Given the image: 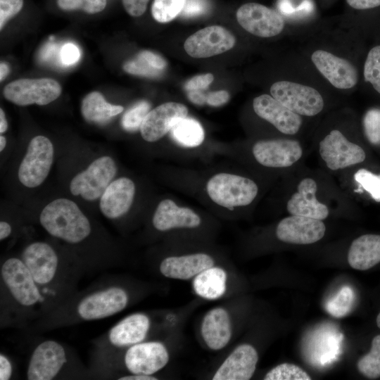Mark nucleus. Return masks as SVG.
I'll list each match as a JSON object with an SVG mask.
<instances>
[{
    "label": "nucleus",
    "instance_id": "1",
    "mask_svg": "<svg viewBox=\"0 0 380 380\" xmlns=\"http://www.w3.org/2000/svg\"><path fill=\"white\" fill-rule=\"evenodd\" d=\"M39 221L49 234L70 243L83 241L91 231L88 218L74 201L67 198H58L46 205Z\"/></svg>",
    "mask_w": 380,
    "mask_h": 380
},
{
    "label": "nucleus",
    "instance_id": "2",
    "mask_svg": "<svg viewBox=\"0 0 380 380\" xmlns=\"http://www.w3.org/2000/svg\"><path fill=\"white\" fill-rule=\"evenodd\" d=\"M206 190L214 203L233 210L235 207L251 203L258 194V188L255 182L247 177L219 173L208 180Z\"/></svg>",
    "mask_w": 380,
    "mask_h": 380
},
{
    "label": "nucleus",
    "instance_id": "3",
    "mask_svg": "<svg viewBox=\"0 0 380 380\" xmlns=\"http://www.w3.org/2000/svg\"><path fill=\"white\" fill-rule=\"evenodd\" d=\"M53 154V144L47 137L39 135L32 138L18 168L20 182L28 188L42 184L50 172Z\"/></svg>",
    "mask_w": 380,
    "mask_h": 380
},
{
    "label": "nucleus",
    "instance_id": "4",
    "mask_svg": "<svg viewBox=\"0 0 380 380\" xmlns=\"http://www.w3.org/2000/svg\"><path fill=\"white\" fill-rule=\"evenodd\" d=\"M116 172L113 159L110 156H101L72 178L70 184V192L87 201L96 200L101 198Z\"/></svg>",
    "mask_w": 380,
    "mask_h": 380
},
{
    "label": "nucleus",
    "instance_id": "5",
    "mask_svg": "<svg viewBox=\"0 0 380 380\" xmlns=\"http://www.w3.org/2000/svg\"><path fill=\"white\" fill-rule=\"evenodd\" d=\"M270 94L299 115L315 116L324 106V99L316 89L294 82H276L270 87Z\"/></svg>",
    "mask_w": 380,
    "mask_h": 380
},
{
    "label": "nucleus",
    "instance_id": "6",
    "mask_svg": "<svg viewBox=\"0 0 380 380\" xmlns=\"http://www.w3.org/2000/svg\"><path fill=\"white\" fill-rule=\"evenodd\" d=\"M61 93L59 83L50 78L19 79L8 83L3 91L8 101L22 106L49 104Z\"/></svg>",
    "mask_w": 380,
    "mask_h": 380
},
{
    "label": "nucleus",
    "instance_id": "7",
    "mask_svg": "<svg viewBox=\"0 0 380 380\" xmlns=\"http://www.w3.org/2000/svg\"><path fill=\"white\" fill-rule=\"evenodd\" d=\"M319 153L331 170L360 163L366 158L363 148L350 141L338 129L331 130L319 142Z\"/></svg>",
    "mask_w": 380,
    "mask_h": 380
},
{
    "label": "nucleus",
    "instance_id": "8",
    "mask_svg": "<svg viewBox=\"0 0 380 380\" xmlns=\"http://www.w3.org/2000/svg\"><path fill=\"white\" fill-rule=\"evenodd\" d=\"M239 24L248 32L260 37L279 34L285 22L277 11L265 5L250 2L243 4L236 11Z\"/></svg>",
    "mask_w": 380,
    "mask_h": 380
},
{
    "label": "nucleus",
    "instance_id": "9",
    "mask_svg": "<svg viewBox=\"0 0 380 380\" xmlns=\"http://www.w3.org/2000/svg\"><path fill=\"white\" fill-rule=\"evenodd\" d=\"M234 36L227 29L212 25L189 36L184 44L186 52L196 58H209L226 52L234 47Z\"/></svg>",
    "mask_w": 380,
    "mask_h": 380
},
{
    "label": "nucleus",
    "instance_id": "10",
    "mask_svg": "<svg viewBox=\"0 0 380 380\" xmlns=\"http://www.w3.org/2000/svg\"><path fill=\"white\" fill-rule=\"evenodd\" d=\"M1 272L5 284L20 304L31 306L41 300L36 281L23 260L16 258L6 260Z\"/></svg>",
    "mask_w": 380,
    "mask_h": 380
},
{
    "label": "nucleus",
    "instance_id": "11",
    "mask_svg": "<svg viewBox=\"0 0 380 380\" xmlns=\"http://www.w3.org/2000/svg\"><path fill=\"white\" fill-rule=\"evenodd\" d=\"M169 358L167 349L161 342H140L127 350L125 364L132 374L153 375L167 365Z\"/></svg>",
    "mask_w": 380,
    "mask_h": 380
},
{
    "label": "nucleus",
    "instance_id": "12",
    "mask_svg": "<svg viewBox=\"0 0 380 380\" xmlns=\"http://www.w3.org/2000/svg\"><path fill=\"white\" fill-rule=\"evenodd\" d=\"M127 303L126 291L114 286L83 298L77 306V312L83 319H99L122 311Z\"/></svg>",
    "mask_w": 380,
    "mask_h": 380
},
{
    "label": "nucleus",
    "instance_id": "13",
    "mask_svg": "<svg viewBox=\"0 0 380 380\" xmlns=\"http://www.w3.org/2000/svg\"><path fill=\"white\" fill-rule=\"evenodd\" d=\"M311 60L318 71L332 84L339 89L354 87L358 82L355 67L346 58L327 51H315Z\"/></svg>",
    "mask_w": 380,
    "mask_h": 380
},
{
    "label": "nucleus",
    "instance_id": "14",
    "mask_svg": "<svg viewBox=\"0 0 380 380\" xmlns=\"http://www.w3.org/2000/svg\"><path fill=\"white\" fill-rule=\"evenodd\" d=\"M254 158L268 167H287L296 163L303 155L301 145L292 139L262 140L252 149Z\"/></svg>",
    "mask_w": 380,
    "mask_h": 380
},
{
    "label": "nucleus",
    "instance_id": "15",
    "mask_svg": "<svg viewBox=\"0 0 380 380\" xmlns=\"http://www.w3.org/2000/svg\"><path fill=\"white\" fill-rule=\"evenodd\" d=\"M65 362V352L60 343L54 341H44L32 353L27 372V379L51 380Z\"/></svg>",
    "mask_w": 380,
    "mask_h": 380
},
{
    "label": "nucleus",
    "instance_id": "16",
    "mask_svg": "<svg viewBox=\"0 0 380 380\" xmlns=\"http://www.w3.org/2000/svg\"><path fill=\"white\" fill-rule=\"evenodd\" d=\"M188 108L182 103L167 102L150 110L140 127L142 138L148 142L161 139L181 118H186Z\"/></svg>",
    "mask_w": 380,
    "mask_h": 380
},
{
    "label": "nucleus",
    "instance_id": "17",
    "mask_svg": "<svg viewBox=\"0 0 380 380\" xmlns=\"http://www.w3.org/2000/svg\"><path fill=\"white\" fill-rule=\"evenodd\" d=\"M325 232L326 227L322 220L291 215L279 222L276 235L285 243L310 244L322 239Z\"/></svg>",
    "mask_w": 380,
    "mask_h": 380
},
{
    "label": "nucleus",
    "instance_id": "18",
    "mask_svg": "<svg viewBox=\"0 0 380 380\" xmlns=\"http://www.w3.org/2000/svg\"><path fill=\"white\" fill-rule=\"evenodd\" d=\"M253 108L260 118L270 122L284 134H295L302 125L300 115L270 95L262 94L255 97L253 101Z\"/></svg>",
    "mask_w": 380,
    "mask_h": 380
},
{
    "label": "nucleus",
    "instance_id": "19",
    "mask_svg": "<svg viewBox=\"0 0 380 380\" xmlns=\"http://www.w3.org/2000/svg\"><path fill=\"white\" fill-rule=\"evenodd\" d=\"M258 361L255 348L250 344H241L225 358L213 379L248 380L255 371Z\"/></svg>",
    "mask_w": 380,
    "mask_h": 380
},
{
    "label": "nucleus",
    "instance_id": "20",
    "mask_svg": "<svg viewBox=\"0 0 380 380\" xmlns=\"http://www.w3.org/2000/svg\"><path fill=\"white\" fill-rule=\"evenodd\" d=\"M23 261L39 284H46L54 277L58 258L53 248L44 242H34L25 248Z\"/></svg>",
    "mask_w": 380,
    "mask_h": 380
},
{
    "label": "nucleus",
    "instance_id": "21",
    "mask_svg": "<svg viewBox=\"0 0 380 380\" xmlns=\"http://www.w3.org/2000/svg\"><path fill=\"white\" fill-rule=\"evenodd\" d=\"M317 184L310 177L303 179L286 203V209L291 215L304 216L317 220H324L329 215L326 205L316 198Z\"/></svg>",
    "mask_w": 380,
    "mask_h": 380
},
{
    "label": "nucleus",
    "instance_id": "22",
    "mask_svg": "<svg viewBox=\"0 0 380 380\" xmlns=\"http://www.w3.org/2000/svg\"><path fill=\"white\" fill-rule=\"evenodd\" d=\"M135 194L134 183L127 177H120L107 186L101 196L99 207L108 218H118L128 212Z\"/></svg>",
    "mask_w": 380,
    "mask_h": 380
},
{
    "label": "nucleus",
    "instance_id": "23",
    "mask_svg": "<svg viewBox=\"0 0 380 380\" xmlns=\"http://www.w3.org/2000/svg\"><path fill=\"white\" fill-rule=\"evenodd\" d=\"M214 259L203 253L165 258L160 265L161 274L170 279L188 280L214 265Z\"/></svg>",
    "mask_w": 380,
    "mask_h": 380
},
{
    "label": "nucleus",
    "instance_id": "24",
    "mask_svg": "<svg viewBox=\"0 0 380 380\" xmlns=\"http://www.w3.org/2000/svg\"><path fill=\"white\" fill-rule=\"evenodd\" d=\"M202 338L213 350L224 348L232 337V324L226 309L217 307L210 310L203 318L201 326Z\"/></svg>",
    "mask_w": 380,
    "mask_h": 380
},
{
    "label": "nucleus",
    "instance_id": "25",
    "mask_svg": "<svg viewBox=\"0 0 380 380\" xmlns=\"http://www.w3.org/2000/svg\"><path fill=\"white\" fill-rule=\"evenodd\" d=\"M201 223V217L194 210L177 206L170 199L160 201L153 217V227L162 232L174 228H195Z\"/></svg>",
    "mask_w": 380,
    "mask_h": 380
},
{
    "label": "nucleus",
    "instance_id": "26",
    "mask_svg": "<svg viewBox=\"0 0 380 380\" xmlns=\"http://www.w3.org/2000/svg\"><path fill=\"white\" fill-rule=\"evenodd\" d=\"M150 319L143 313L132 314L118 324L109 332V340L117 346H132L141 342L149 330Z\"/></svg>",
    "mask_w": 380,
    "mask_h": 380
},
{
    "label": "nucleus",
    "instance_id": "27",
    "mask_svg": "<svg viewBox=\"0 0 380 380\" xmlns=\"http://www.w3.org/2000/svg\"><path fill=\"white\" fill-rule=\"evenodd\" d=\"M349 265L367 270L380 262V235L365 234L353 241L348 253Z\"/></svg>",
    "mask_w": 380,
    "mask_h": 380
},
{
    "label": "nucleus",
    "instance_id": "28",
    "mask_svg": "<svg viewBox=\"0 0 380 380\" xmlns=\"http://www.w3.org/2000/svg\"><path fill=\"white\" fill-rule=\"evenodd\" d=\"M227 275L220 267L212 266L197 274L193 281L195 293L207 300L221 298L226 291Z\"/></svg>",
    "mask_w": 380,
    "mask_h": 380
},
{
    "label": "nucleus",
    "instance_id": "29",
    "mask_svg": "<svg viewBox=\"0 0 380 380\" xmlns=\"http://www.w3.org/2000/svg\"><path fill=\"white\" fill-rule=\"evenodd\" d=\"M121 106L108 103L103 95L98 91L88 94L82 100L81 113L88 122L96 124H105L113 117L122 112Z\"/></svg>",
    "mask_w": 380,
    "mask_h": 380
},
{
    "label": "nucleus",
    "instance_id": "30",
    "mask_svg": "<svg viewBox=\"0 0 380 380\" xmlns=\"http://www.w3.org/2000/svg\"><path fill=\"white\" fill-rule=\"evenodd\" d=\"M170 132L175 141L188 148L200 146L205 137L203 128L199 122L186 117L179 120Z\"/></svg>",
    "mask_w": 380,
    "mask_h": 380
},
{
    "label": "nucleus",
    "instance_id": "31",
    "mask_svg": "<svg viewBox=\"0 0 380 380\" xmlns=\"http://www.w3.org/2000/svg\"><path fill=\"white\" fill-rule=\"evenodd\" d=\"M357 367L358 371L368 379L380 377V335L372 339L370 351L359 359Z\"/></svg>",
    "mask_w": 380,
    "mask_h": 380
},
{
    "label": "nucleus",
    "instance_id": "32",
    "mask_svg": "<svg viewBox=\"0 0 380 380\" xmlns=\"http://www.w3.org/2000/svg\"><path fill=\"white\" fill-rule=\"evenodd\" d=\"M186 0H154L151 6L153 18L159 23H167L182 13Z\"/></svg>",
    "mask_w": 380,
    "mask_h": 380
},
{
    "label": "nucleus",
    "instance_id": "33",
    "mask_svg": "<svg viewBox=\"0 0 380 380\" xmlns=\"http://www.w3.org/2000/svg\"><path fill=\"white\" fill-rule=\"evenodd\" d=\"M264 380H310V376L300 367L282 363L270 369L264 376Z\"/></svg>",
    "mask_w": 380,
    "mask_h": 380
},
{
    "label": "nucleus",
    "instance_id": "34",
    "mask_svg": "<svg viewBox=\"0 0 380 380\" xmlns=\"http://www.w3.org/2000/svg\"><path fill=\"white\" fill-rule=\"evenodd\" d=\"M364 77L380 94V45L368 53L364 65Z\"/></svg>",
    "mask_w": 380,
    "mask_h": 380
},
{
    "label": "nucleus",
    "instance_id": "35",
    "mask_svg": "<svg viewBox=\"0 0 380 380\" xmlns=\"http://www.w3.org/2000/svg\"><path fill=\"white\" fill-rule=\"evenodd\" d=\"M150 108L151 105L146 101L138 102L134 105L122 116L121 120L122 127L129 132H134L140 129Z\"/></svg>",
    "mask_w": 380,
    "mask_h": 380
},
{
    "label": "nucleus",
    "instance_id": "36",
    "mask_svg": "<svg viewBox=\"0 0 380 380\" xmlns=\"http://www.w3.org/2000/svg\"><path fill=\"white\" fill-rule=\"evenodd\" d=\"M353 301V293L352 290L348 286H344L327 303V310L336 317L345 316L349 312Z\"/></svg>",
    "mask_w": 380,
    "mask_h": 380
},
{
    "label": "nucleus",
    "instance_id": "37",
    "mask_svg": "<svg viewBox=\"0 0 380 380\" xmlns=\"http://www.w3.org/2000/svg\"><path fill=\"white\" fill-rule=\"evenodd\" d=\"M354 179L375 201L380 202V175L362 168L355 172Z\"/></svg>",
    "mask_w": 380,
    "mask_h": 380
},
{
    "label": "nucleus",
    "instance_id": "38",
    "mask_svg": "<svg viewBox=\"0 0 380 380\" xmlns=\"http://www.w3.org/2000/svg\"><path fill=\"white\" fill-rule=\"evenodd\" d=\"M58 6L65 11L82 10L94 14L102 11L106 6V0H57Z\"/></svg>",
    "mask_w": 380,
    "mask_h": 380
},
{
    "label": "nucleus",
    "instance_id": "39",
    "mask_svg": "<svg viewBox=\"0 0 380 380\" xmlns=\"http://www.w3.org/2000/svg\"><path fill=\"white\" fill-rule=\"evenodd\" d=\"M365 135L369 143L380 144V109L372 108L366 112L363 118Z\"/></svg>",
    "mask_w": 380,
    "mask_h": 380
},
{
    "label": "nucleus",
    "instance_id": "40",
    "mask_svg": "<svg viewBox=\"0 0 380 380\" xmlns=\"http://www.w3.org/2000/svg\"><path fill=\"white\" fill-rule=\"evenodd\" d=\"M123 69L129 74L151 78L159 77L163 72V71L152 67L148 62L138 56L136 58L126 62L123 65Z\"/></svg>",
    "mask_w": 380,
    "mask_h": 380
},
{
    "label": "nucleus",
    "instance_id": "41",
    "mask_svg": "<svg viewBox=\"0 0 380 380\" xmlns=\"http://www.w3.org/2000/svg\"><path fill=\"white\" fill-rule=\"evenodd\" d=\"M23 0H0V29L22 8Z\"/></svg>",
    "mask_w": 380,
    "mask_h": 380
},
{
    "label": "nucleus",
    "instance_id": "42",
    "mask_svg": "<svg viewBox=\"0 0 380 380\" xmlns=\"http://www.w3.org/2000/svg\"><path fill=\"white\" fill-rule=\"evenodd\" d=\"M80 56L79 48L73 43H65L60 49V61L61 65L65 66L75 64L80 60Z\"/></svg>",
    "mask_w": 380,
    "mask_h": 380
},
{
    "label": "nucleus",
    "instance_id": "43",
    "mask_svg": "<svg viewBox=\"0 0 380 380\" xmlns=\"http://www.w3.org/2000/svg\"><path fill=\"white\" fill-rule=\"evenodd\" d=\"M214 77L211 73L198 75L189 80L184 84V89L188 91L205 89L212 83Z\"/></svg>",
    "mask_w": 380,
    "mask_h": 380
},
{
    "label": "nucleus",
    "instance_id": "44",
    "mask_svg": "<svg viewBox=\"0 0 380 380\" xmlns=\"http://www.w3.org/2000/svg\"><path fill=\"white\" fill-rule=\"evenodd\" d=\"M207 8L205 0H186L182 13L185 17H193L203 14Z\"/></svg>",
    "mask_w": 380,
    "mask_h": 380
},
{
    "label": "nucleus",
    "instance_id": "45",
    "mask_svg": "<svg viewBox=\"0 0 380 380\" xmlns=\"http://www.w3.org/2000/svg\"><path fill=\"white\" fill-rule=\"evenodd\" d=\"M127 13L134 17H138L146 11L149 0H122Z\"/></svg>",
    "mask_w": 380,
    "mask_h": 380
},
{
    "label": "nucleus",
    "instance_id": "46",
    "mask_svg": "<svg viewBox=\"0 0 380 380\" xmlns=\"http://www.w3.org/2000/svg\"><path fill=\"white\" fill-rule=\"evenodd\" d=\"M137 56L144 59L157 70L163 71L167 66L165 60L160 55L152 51L144 50L139 52Z\"/></svg>",
    "mask_w": 380,
    "mask_h": 380
},
{
    "label": "nucleus",
    "instance_id": "47",
    "mask_svg": "<svg viewBox=\"0 0 380 380\" xmlns=\"http://www.w3.org/2000/svg\"><path fill=\"white\" fill-rule=\"evenodd\" d=\"M229 99V94L225 90L210 92L206 95V103L211 106H220L226 103Z\"/></svg>",
    "mask_w": 380,
    "mask_h": 380
},
{
    "label": "nucleus",
    "instance_id": "48",
    "mask_svg": "<svg viewBox=\"0 0 380 380\" xmlns=\"http://www.w3.org/2000/svg\"><path fill=\"white\" fill-rule=\"evenodd\" d=\"M59 51L58 46L53 42H49L42 49L39 53L40 59L45 62L56 61L57 57L59 58V56H57V52Z\"/></svg>",
    "mask_w": 380,
    "mask_h": 380
},
{
    "label": "nucleus",
    "instance_id": "49",
    "mask_svg": "<svg viewBox=\"0 0 380 380\" xmlns=\"http://www.w3.org/2000/svg\"><path fill=\"white\" fill-rule=\"evenodd\" d=\"M347 4L355 10H367L380 6V0H346Z\"/></svg>",
    "mask_w": 380,
    "mask_h": 380
},
{
    "label": "nucleus",
    "instance_id": "50",
    "mask_svg": "<svg viewBox=\"0 0 380 380\" xmlns=\"http://www.w3.org/2000/svg\"><path fill=\"white\" fill-rule=\"evenodd\" d=\"M12 374V366L8 359L4 355H0V379L8 380Z\"/></svg>",
    "mask_w": 380,
    "mask_h": 380
},
{
    "label": "nucleus",
    "instance_id": "51",
    "mask_svg": "<svg viewBox=\"0 0 380 380\" xmlns=\"http://www.w3.org/2000/svg\"><path fill=\"white\" fill-rule=\"evenodd\" d=\"M187 96L189 99L195 104L202 105L206 103V95L200 90L189 91Z\"/></svg>",
    "mask_w": 380,
    "mask_h": 380
},
{
    "label": "nucleus",
    "instance_id": "52",
    "mask_svg": "<svg viewBox=\"0 0 380 380\" xmlns=\"http://www.w3.org/2000/svg\"><path fill=\"white\" fill-rule=\"evenodd\" d=\"M119 380H156L157 378L153 375H146L141 374H132L124 376L118 379Z\"/></svg>",
    "mask_w": 380,
    "mask_h": 380
},
{
    "label": "nucleus",
    "instance_id": "53",
    "mask_svg": "<svg viewBox=\"0 0 380 380\" xmlns=\"http://www.w3.org/2000/svg\"><path fill=\"white\" fill-rule=\"evenodd\" d=\"M279 8L284 14L290 15L296 12V8L293 7L287 0H281L279 3Z\"/></svg>",
    "mask_w": 380,
    "mask_h": 380
},
{
    "label": "nucleus",
    "instance_id": "54",
    "mask_svg": "<svg viewBox=\"0 0 380 380\" xmlns=\"http://www.w3.org/2000/svg\"><path fill=\"white\" fill-rule=\"evenodd\" d=\"M11 233V225L4 221L0 222V239L3 240L7 238Z\"/></svg>",
    "mask_w": 380,
    "mask_h": 380
},
{
    "label": "nucleus",
    "instance_id": "55",
    "mask_svg": "<svg viewBox=\"0 0 380 380\" xmlns=\"http://www.w3.org/2000/svg\"><path fill=\"white\" fill-rule=\"evenodd\" d=\"M8 129V122L2 108L0 109V133H4Z\"/></svg>",
    "mask_w": 380,
    "mask_h": 380
},
{
    "label": "nucleus",
    "instance_id": "56",
    "mask_svg": "<svg viewBox=\"0 0 380 380\" xmlns=\"http://www.w3.org/2000/svg\"><path fill=\"white\" fill-rule=\"evenodd\" d=\"M8 67L5 63L1 62L0 64V80H4L8 73Z\"/></svg>",
    "mask_w": 380,
    "mask_h": 380
},
{
    "label": "nucleus",
    "instance_id": "57",
    "mask_svg": "<svg viewBox=\"0 0 380 380\" xmlns=\"http://www.w3.org/2000/svg\"><path fill=\"white\" fill-rule=\"evenodd\" d=\"M6 145V138L1 135L0 136V151H2Z\"/></svg>",
    "mask_w": 380,
    "mask_h": 380
},
{
    "label": "nucleus",
    "instance_id": "58",
    "mask_svg": "<svg viewBox=\"0 0 380 380\" xmlns=\"http://www.w3.org/2000/svg\"><path fill=\"white\" fill-rule=\"evenodd\" d=\"M376 324H377V327L380 329V312L376 317Z\"/></svg>",
    "mask_w": 380,
    "mask_h": 380
}]
</instances>
